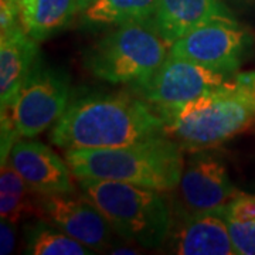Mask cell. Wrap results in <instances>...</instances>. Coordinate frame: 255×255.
<instances>
[{
	"label": "cell",
	"instance_id": "14",
	"mask_svg": "<svg viewBox=\"0 0 255 255\" xmlns=\"http://www.w3.org/2000/svg\"><path fill=\"white\" fill-rule=\"evenodd\" d=\"M34 38L28 36L21 24L0 36V100L1 110L10 108L28 73L40 57Z\"/></svg>",
	"mask_w": 255,
	"mask_h": 255
},
{
	"label": "cell",
	"instance_id": "9",
	"mask_svg": "<svg viewBox=\"0 0 255 255\" xmlns=\"http://www.w3.org/2000/svg\"><path fill=\"white\" fill-rule=\"evenodd\" d=\"M40 219L47 220L94 253L114 247V228L85 194H40Z\"/></svg>",
	"mask_w": 255,
	"mask_h": 255
},
{
	"label": "cell",
	"instance_id": "3",
	"mask_svg": "<svg viewBox=\"0 0 255 255\" xmlns=\"http://www.w3.org/2000/svg\"><path fill=\"white\" fill-rule=\"evenodd\" d=\"M157 112L163 119L164 136L187 152L216 147L255 122V104L238 91L234 81Z\"/></svg>",
	"mask_w": 255,
	"mask_h": 255
},
{
	"label": "cell",
	"instance_id": "4",
	"mask_svg": "<svg viewBox=\"0 0 255 255\" xmlns=\"http://www.w3.org/2000/svg\"><path fill=\"white\" fill-rule=\"evenodd\" d=\"M78 184L119 237L143 248H157L167 240L172 213L163 191L98 179H78Z\"/></svg>",
	"mask_w": 255,
	"mask_h": 255
},
{
	"label": "cell",
	"instance_id": "20",
	"mask_svg": "<svg viewBox=\"0 0 255 255\" xmlns=\"http://www.w3.org/2000/svg\"><path fill=\"white\" fill-rule=\"evenodd\" d=\"M20 24V9L16 0L0 1V33H6Z\"/></svg>",
	"mask_w": 255,
	"mask_h": 255
},
{
	"label": "cell",
	"instance_id": "13",
	"mask_svg": "<svg viewBox=\"0 0 255 255\" xmlns=\"http://www.w3.org/2000/svg\"><path fill=\"white\" fill-rule=\"evenodd\" d=\"M213 21H236L221 0H159L152 23L172 46L193 30Z\"/></svg>",
	"mask_w": 255,
	"mask_h": 255
},
{
	"label": "cell",
	"instance_id": "11",
	"mask_svg": "<svg viewBox=\"0 0 255 255\" xmlns=\"http://www.w3.org/2000/svg\"><path fill=\"white\" fill-rule=\"evenodd\" d=\"M23 180L38 194L74 193L73 172L53 149L34 140H17L7 157Z\"/></svg>",
	"mask_w": 255,
	"mask_h": 255
},
{
	"label": "cell",
	"instance_id": "18",
	"mask_svg": "<svg viewBox=\"0 0 255 255\" xmlns=\"http://www.w3.org/2000/svg\"><path fill=\"white\" fill-rule=\"evenodd\" d=\"M227 221L228 233L237 255H255V220Z\"/></svg>",
	"mask_w": 255,
	"mask_h": 255
},
{
	"label": "cell",
	"instance_id": "6",
	"mask_svg": "<svg viewBox=\"0 0 255 255\" xmlns=\"http://www.w3.org/2000/svg\"><path fill=\"white\" fill-rule=\"evenodd\" d=\"M70 98V75L63 68L47 65L38 57L14 104L7 110L18 135L34 137L61 118Z\"/></svg>",
	"mask_w": 255,
	"mask_h": 255
},
{
	"label": "cell",
	"instance_id": "22",
	"mask_svg": "<svg viewBox=\"0 0 255 255\" xmlns=\"http://www.w3.org/2000/svg\"><path fill=\"white\" fill-rule=\"evenodd\" d=\"M233 81L238 91L244 94L248 100L255 104V71L238 74Z\"/></svg>",
	"mask_w": 255,
	"mask_h": 255
},
{
	"label": "cell",
	"instance_id": "16",
	"mask_svg": "<svg viewBox=\"0 0 255 255\" xmlns=\"http://www.w3.org/2000/svg\"><path fill=\"white\" fill-rule=\"evenodd\" d=\"M159 0H95L81 11L87 27H111L133 21H150Z\"/></svg>",
	"mask_w": 255,
	"mask_h": 255
},
{
	"label": "cell",
	"instance_id": "8",
	"mask_svg": "<svg viewBox=\"0 0 255 255\" xmlns=\"http://www.w3.org/2000/svg\"><path fill=\"white\" fill-rule=\"evenodd\" d=\"M247 41L237 21H213L176 40L169 55L233 75L241 65Z\"/></svg>",
	"mask_w": 255,
	"mask_h": 255
},
{
	"label": "cell",
	"instance_id": "19",
	"mask_svg": "<svg viewBox=\"0 0 255 255\" xmlns=\"http://www.w3.org/2000/svg\"><path fill=\"white\" fill-rule=\"evenodd\" d=\"M213 211H217L224 220H236V221L255 220V196L240 193L227 206Z\"/></svg>",
	"mask_w": 255,
	"mask_h": 255
},
{
	"label": "cell",
	"instance_id": "12",
	"mask_svg": "<svg viewBox=\"0 0 255 255\" xmlns=\"http://www.w3.org/2000/svg\"><path fill=\"white\" fill-rule=\"evenodd\" d=\"M170 250L180 255H237L228 233L227 221L217 211L189 213L172 223Z\"/></svg>",
	"mask_w": 255,
	"mask_h": 255
},
{
	"label": "cell",
	"instance_id": "2",
	"mask_svg": "<svg viewBox=\"0 0 255 255\" xmlns=\"http://www.w3.org/2000/svg\"><path fill=\"white\" fill-rule=\"evenodd\" d=\"M64 159L77 179L114 180L157 191L174 190L184 169L183 149L159 135L110 149H70Z\"/></svg>",
	"mask_w": 255,
	"mask_h": 255
},
{
	"label": "cell",
	"instance_id": "10",
	"mask_svg": "<svg viewBox=\"0 0 255 255\" xmlns=\"http://www.w3.org/2000/svg\"><path fill=\"white\" fill-rule=\"evenodd\" d=\"M179 199L187 213H204L227 206L240 191L234 187L223 159L206 150L193 152L184 163Z\"/></svg>",
	"mask_w": 255,
	"mask_h": 255
},
{
	"label": "cell",
	"instance_id": "24",
	"mask_svg": "<svg viewBox=\"0 0 255 255\" xmlns=\"http://www.w3.org/2000/svg\"><path fill=\"white\" fill-rule=\"evenodd\" d=\"M94 1H95V0H78V4H80V9H81V11H84V10L87 9L88 6H91Z\"/></svg>",
	"mask_w": 255,
	"mask_h": 255
},
{
	"label": "cell",
	"instance_id": "23",
	"mask_svg": "<svg viewBox=\"0 0 255 255\" xmlns=\"http://www.w3.org/2000/svg\"><path fill=\"white\" fill-rule=\"evenodd\" d=\"M110 254H137V251H133L130 247H112Z\"/></svg>",
	"mask_w": 255,
	"mask_h": 255
},
{
	"label": "cell",
	"instance_id": "15",
	"mask_svg": "<svg viewBox=\"0 0 255 255\" xmlns=\"http://www.w3.org/2000/svg\"><path fill=\"white\" fill-rule=\"evenodd\" d=\"M20 24L36 41H43L67 27L81 11L78 0H16Z\"/></svg>",
	"mask_w": 255,
	"mask_h": 255
},
{
	"label": "cell",
	"instance_id": "17",
	"mask_svg": "<svg viewBox=\"0 0 255 255\" xmlns=\"http://www.w3.org/2000/svg\"><path fill=\"white\" fill-rule=\"evenodd\" d=\"M24 253L30 255H91L94 251L65 234L47 220L30 223L24 228Z\"/></svg>",
	"mask_w": 255,
	"mask_h": 255
},
{
	"label": "cell",
	"instance_id": "7",
	"mask_svg": "<svg viewBox=\"0 0 255 255\" xmlns=\"http://www.w3.org/2000/svg\"><path fill=\"white\" fill-rule=\"evenodd\" d=\"M231 75L201 64L167 55L149 80L132 87V92L152 107L169 108L183 105L217 87L227 84Z\"/></svg>",
	"mask_w": 255,
	"mask_h": 255
},
{
	"label": "cell",
	"instance_id": "1",
	"mask_svg": "<svg viewBox=\"0 0 255 255\" xmlns=\"http://www.w3.org/2000/svg\"><path fill=\"white\" fill-rule=\"evenodd\" d=\"M163 135V119L135 92H90L70 101L50 133L70 149H110Z\"/></svg>",
	"mask_w": 255,
	"mask_h": 255
},
{
	"label": "cell",
	"instance_id": "21",
	"mask_svg": "<svg viewBox=\"0 0 255 255\" xmlns=\"http://www.w3.org/2000/svg\"><path fill=\"white\" fill-rule=\"evenodd\" d=\"M16 226L14 223H11L9 220L1 219L0 223V254L9 255L13 253L14 247H16Z\"/></svg>",
	"mask_w": 255,
	"mask_h": 255
},
{
	"label": "cell",
	"instance_id": "5",
	"mask_svg": "<svg viewBox=\"0 0 255 255\" xmlns=\"http://www.w3.org/2000/svg\"><path fill=\"white\" fill-rule=\"evenodd\" d=\"M169 48L152 20L133 21L117 26L94 43L85 53L84 65L98 80L135 87L157 71Z\"/></svg>",
	"mask_w": 255,
	"mask_h": 255
}]
</instances>
